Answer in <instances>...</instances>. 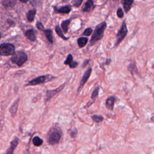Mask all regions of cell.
Wrapping results in <instances>:
<instances>
[{"mask_svg":"<svg viewBox=\"0 0 154 154\" xmlns=\"http://www.w3.org/2000/svg\"><path fill=\"white\" fill-rule=\"evenodd\" d=\"M20 2H22V3H26V2H28L29 0H19Z\"/></svg>","mask_w":154,"mask_h":154,"instance_id":"e575fe53","label":"cell"},{"mask_svg":"<svg viewBox=\"0 0 154 154\" xmlns=\"http://www.w3.org/2000/svg\"><path fill=\"white\" fill-rule=\"evenodd\" d=\"M89 60H84V61L83 62V63H82V67H85L88 64V63H89Z\"/></svg>","mask_w":154,"mask_h":154,"instance_id":"d6a6232c","label":"cell"},{"mask_svg":"<svg viewBox=\"0 0 154 154\" xmlns=\"http://www.w3.org/2000/svg\"><path fill=\"white\" fill-rule=\"evenodd\" d=\"M94 7V5L93 0H87L82 8V11L84 12H90L93 9Z\"/></svg>","mask_w":154,"mask_h":154,"instance_id":"7c38bea8","label":"cell"},{"mask_svg":"<svg viewBox=\"0 0 154 154\" xmlns=\"http://www.w3.org/2000/svg\"><path fill=\"white\" fill-rule=\"evenodd\" d=\"M115 102H116L115 97H114L112 96L108 97L105 101L106 107L110 110H112L114 108V106Z\"/></svg>","mask_w":154,"mask_h":154,"instance_id":"8fae6325","label":"cell"},{"mask_svg":"<svg viewBox=\"0 0 154 154\" xmlns=\"http://www.w3.org/2000/svg\"><path fill=\"white\" fill-rule=\"evenodd\" d=\"M63 137V131L61 128L57 125H54L46 134V140L49 145H55L60 143Z\"/></svg>","mask_w":154,"mask_h":154,"instance_id":"6da1fadb","label":"cell"},{"mask_svg":"<svg viewBox=\"0 0 154 154\" xmlns=\"http://www.w3.org/2000/svg\"><path fill=\"white\" fill-rule=\"evenodd\" d=\"M54 8L55 10V11L57 13H69L72 8L71 7L70 5H65V6H62L60 8H57V7H54Z\"/></svg>","mask_w":154,"mask_h":154,"instance_id":"4fadbf2b","label":"cell"},{"mask_svg":"<svg viewBox=\"0 0 154 154\" xmlns=\"http://www.w3.org/2000/svg\"><path fill=\"white\" fill-rule=\"evenodd\" d=\"M19 143V139L18 137H16L14 138L10 142V146L9 148L7 150V151L4 154H13L14 151L17 145Z\"/></svg>","mask_w":154,"mask_h":154,"instance_id":"9c48e42d","label":"cell"},{"mask_svg":"<svg viewBox=\"0 0 154 154\" xmlns=\"http://www.w3.org/2000/svg\"><path fill=\"white\" fill-rule=\"evenodd\" d=\"M134 0H122V3L123 4L124 10L126 13H128L130 10L134 3Z\"/></svg>","mask_w":154,"mask_h":154,"instance_id":"2e32d148","label":"cell"},{"mask_svg":"<svg viewBox=\"0 0 154 154\" xmlns=\"http://www.w3.org/2000/svg\"><path fill=\"white\" fill-rule=\"evenodd\" d=\"M106 28V23L105 21L100 23L96 26L90 41V46H93L97 41L101 40L103 38L104 31Z\"/></svg>","mask_w":154,"mask_h":154,"instance_id":"7a4b0ae2","label":"cell"},{"mask_svg":"<svg viewBox=\"0 0 154 154\" xmlns=\"http://www.w3.org/2000/svg\"><path fill=\"white\" fill-rule=\"evenodd\" d=\"M43 141L38 136H35L32 138V143L35 146H40L42 145Z\"/></svg>","mask_w":154,"mask_h":154,"instance_id":"d4e9b609","label":"cell"},{"mask_svg":"<svg viewBox=\"0 0 154 154\" xmlns=\"http://www.w3.org/2000/svg\"><path fill=\"white\" fill-rule=\"evenodd\" d=\"M36 10L32 9L31 10H29L28 12L26 13V19L28 22H31L34 20L35 16L36 14Z\"/></svg>","mask_w":154,"mask_h":154,"instance_id":"ac0fdd59","label":"cell"},{"mask_svg":"<svg viewBox=\"0 0 154 154\" xmlns=\"http://www.w3.org/2000/svg\"><path fill=\"white\" fill-rule=\"evenodd\" d=\"M28 60L27 55L23 51H17L11 58V61L12 63L17 65L18 66H22Z\"/></svg>","mask_w":154,"mask_h":154,"instance_id":"277c9868","label":"cell"},{"mask_svg":"<svg viewBox=\"0 0 154 154\" xmlns=\"http://www.w3.org/2000/svg\"><path fill=\"white\" fill-rule=\"evenodd\" d=\"M64 64H66V65L68 64L69 66V67L72 69H73L78 66V63L73 61V56L70 54H69L67 55V57L66 61L64 62Z\"/></svg>","mask_w":154,"mask_h":154,"instance_id":"30bf717a","label":"cell"},{"mask_svg":"<svg viewBox=\"0 0 154 154\" xmlns=\"http://www.w3.org/2000/svg\"><path fill=\"white\" fill-rule=\"evenodd\" d=\"M113 1H116V0H113Z\"/></svg>","mask_w":154,"mask_h":154,"instance_id":"f35d334b","label":"cell"},{"mask_svg":"<svg viewBox=\"0 0 154 154\" xmlns=\"http://www.w3.org/2000/svg\"><path fill=\"white\" fill-rule=\"evenodd\" d=\"M36 26H37V28L38 29L44 31V30H45L44 26H43V25L42 24V23L41 22H39V21L37 22V23H36Z\"/></svg>","mask_w":154,"mask_h":154,"instance_id":"4dcf8cb0","label":"cell"},{"mask_svg":"<svg viewBox=\"0 0 154 154\" xmlns=\"http://www.w3.org/2000/svg\"><path fill=\"white\" fill-rule=\"evenodd\" d=\"M66 83L63 84L59 86L58 88L54 89V90H48L46 91V99H45V101L48 102V100H49L51 98H52L55 94H57V93H58L59 92H60L64 88V87L65 86Z\"/></svg>","mask_w":154,"mask_h":154,"instance_id":"52a82bcc","label":"cell"},{"mask_svg":"<svg viewBox=\"0 0 154 154\" xmlns=\"http://www.w3.org/2000/svg\"><path fill=\"white\" fill-rule=\"evenodd\" d=\"M111 59L108 58V59L106 60V61H105V63L104 64H106V65H109V64L111 63Z\"/></svg>","mask_w":154,"mask_h":154,"instance_id":"836d02e7","label":"cell"},{"mask_svg":"<svg viewBox=\"0 0 154 154\" xmlns=\"http://www.w3.org/2000/svg\"><path fill=\"white\" fill-rule=\"evenodd\" d=\"M77 129L75 128L72 129H70V135L72 138H75L76 136V134H77Z\"/></svg>","mask_w":154,"mask_h":154,"instance_id":"f546056e","label":"cell"},{"mask_svg":"<svg viewBox=\"0 0 154 154\" xmlns=\"http://www.w3.org/2000/svg\"><path fill=\"white\" fill-rule=\"evenodd\" d=\"M55 78V76H52L51 75H42L38 76L31 81H29L26 84H25L26 86L28 85H36L40 84H43L46 82H48L50 80H52V79Z\"/></svg>","mask_w":154,"mask_h":154,"instance_id":"8992f818","label":"cell"},{"mask_svg":"<svg viewBox=\"0 0 154 154\" xmlns=\"http://www.w3.org/2000/svg\"><path fill=\"white\" fill-rule=\"evenodd\" d=\"M91 117V119L93 120V122L96 123H99L103 122V120L104 119V118L102 116L97 115V114L92 115Z\"/></svg>","mask_w":154,"mask_h":154,"instance_id":"603a6c76","label":"cell"},{"mask_svg":"<svg viewBox=\"0 0 154 154\" xmlns=\"http://www.w3.org/2000/svg\"><path fill=\"white\" fill-rule=\"evenodd\" d=\"M25 35L30 41L34 42L36 40V35L34 31L32 29L26 30L25 32Z\"/></svg>","mask_w":154,"mask_h":154,"instance_id":"9a60e30c","label":"cell"},{"mask_svg":"<svg viewBox=\"0 0 154 154\" xmlns=\"http://www.w3.org/2000/svg\"><path fill=\"white\" fill-rule=\"evenodd\" d=\"M128 34V28L127 25L125 20H123L122 24L116 34V41L114 45V47H117L119 44L124 40Z\"/></svg>","mask_w":154,"mask_h":154,"instance_id":"3957f363","label":"cell"},{"mask_svg":"<svg viewBox=\"0 0 154 154\" xmlns=\"http://www.w3.org/2000/svg\"><path fill=\"white\" fill-rule=\"evenodd\" d=\"M88 40V39L87 37H81L78 38L77 42H78V45L79 47L81 48L84 47L87 45Z\"/></svg>","mask_w":154,"mask_h":154,"instance_id":"44dd1931","label":"cell"},{"mask_svg":"<svg viewBox=\"0 0 154 154\" xmlns=\"http://www.w3.org/2000/svg\"><path fill=\"white\" fill-rule=\"evenodd\" d=\"M55 32L57 33V34L60 37H61L62 39L64 40H67L69 38V37H66L64 35L63 33V31H61V29H60V26L58 25H57L55 28Z\"/></svg>","mask_w":154,"mask_h":154,"instance_id":"7402d4cb","label":"cell"},{"mask_svg":"<svg viewBox=\"0 0 154 154\" xmlns=\"http://www.w3.org/2000/svg\"><path fill=\"white\" fill-rule=\"evenodd\" d=\"M153 98H154V93H153Z\"/></svg>","mask_w":154,"mask_h":154,"instance_id":"74e56055","label":"cell"},{"mask_svg":"<svg viewBox=\"0 0 154 154\" xmlns=\"http://www.w3.org/2000/svg\"><path fill=\"white\" fill-rule=\"evenodd\" d=\"M142 1H144V0H142Z\"/></svg>","mask_w":154,"mask_h":154,"instance_id":"ab89813d","label":"cell"},{"mask_svg":"<svg viewBox=\"0 0 154 154\" xmlns=\"http://www.w3.org/2000/svg\"><path fill=\"white\" fill-rule=\"evenodd\" d=\"M92 32H93V29L91 28H87L84 31L82 34L85 36H90Z\"/></svg>","mask_w":154,"mask_h":154,"instance_id":"83f0119b","label":"cell"},{"mask_svg":"<svg viewBox=\"0 0 154 154\" xmlns=\"http://www.w3.org/2000/svg\"><path fill=\"white\" fill-rule=\"evenodd\" d=\"M117 15L119 18H122L124 16V13L121 7H119L117 10Z\"/></svg>","mask_w":154,"mask_h":154,"instance_id":"f1b7e54d","label":"cell"},{"mask_svg":"<svg viewBox=\"0 0 154 154\" xmlns=\"http://www.w3.org/2000/svg\"><path fill=\"white\" fill-rule=\"evenodd\" d=\"M70 23V19H67V20H63L61 23V27L62 29L63 30V31L66 33L68 31V29H69V25Z\"/></svg>","mask_w":154,"mask_h":154,"instance_id":"cb8c5ba5","label":"cell"},{"mask_svg":"<svg viewBox=\"0 0 154 154\" xmlns=\"http://www.w3.org/2000/svg\"><path fill=\"white\" fill-rule=\"evenodd\" d=\"M82 1L83 0H72V3L73 6L75 7H79L82 4Z\"/></svg>","mask_w":154,"mask_h":154,"instance_id":"4316f807","label":"cell"},{"mask_svg":"<svg viewBox=\"0 0 154 154\" xmlns=\"http://www.w3.org/2000/svg\"><path fill=\"white\" fill-rule=\"evenodd\" d=\"M7 22L9 24V25H10V26H13L15 25L14 22L13 20H10V19H7Z\"/></svg>","mask_w":154,"mask_h":154,"instance_id":"1f68e13d","label":"cell"},{"mask_svg":"<svg viewBox=\"0 0 154 154\" xmlns=\"http://www.w3.org/2000/svg\"><path fill=\"white\" fill-rule=\"evenodd\" d=\"M19 102V99L18 98L13 102V103L11 105V106L9 110H10V112L12 116H14L16 114V112H17V111L18 109Z\"/></svg>","mask_w":154,"mask_h":154,"instance_id":"e0dca14e","label":"cell"},{"mask_svg":"<svg viewBox=\"0 0 154 154\" xmlns=\"http://www.w3.org/2000/svg\"><path fill=\"white\" fill-rule=\"evenodd\" d=\"M45 34L46 35V37L47 38L49 42L51 44L53 43L54 42V39H53V35H52V31L51 29H45L44 31Z\"/></svg>","mask_w":154,"mask_h":154,"instance_id":"ffe728a7","label":"cell"},{"mask_svg":"<svg viewBox=\"0 0 154 154\" xmlns=\"http://www.w3.org/2000/svg\"><path fill=\"white\" fill-rule=\"evenodd\" d=\"M91 72H92V68L91 67H89L86 71L84 73L82 79H81V82H80V84H79V86L78 87V93H79L80 92V91L81 90V89L82 88V87H84V85H85V84L87 82V81H88L89 77L90 76V75L91 73Z\"/></svg>","mask_w":154,"mask_h":154,"instance_id":"ba28073f","label":"cell"},{"mask_svg":"<svg viewBox=\"0 0 154 154\" xmlns=\"http://www.w3.org/2000/svg\"><path fill=\"white\" fill-rule=\"evenodd\" d=\"M1 33L0 32V39H1Z\"/></svg>","mask_w":154,"mask_h":154,"instance_id":"8d00e7d4","label":"cell"},{"mask_svg":"<svg viewBox=\"0 0 154 154\" xmlns=\"http://www.w3.org/2000/svg\"><path fill=\"white\" fill-rule=\"evenodd\" d=\"M16 4V0H2V4L5 8L13 7Z\"/></svg>","mask_w":154,"mask_h":154,"instance_id":"d6986e66","label":"cell"},{"mask_svg":"<svg viewBox=\"0 0 154 154\" xmlns=\"http://www.w3.org/2000/svg\"><path fill=\"white\" fill-rule=\"evenodd\" d=\"M152 67L153 69H154V63H153V64H152Z\"/></svg>","mask_w":154,"mask_h":154,"instance_id":"d590c367","label":"cell"},{"mask_svg":"<svg viewBox=\"0 0 154 154\" xmlns=\"http://www.w3.org/2000/svg\"><path fill=\"white\" fill-rule=\"evenodd\" d=\"M16 54L15 47L11 43H2L0 45V55L2 56L14 55Z\"/></svg>","mask_w":154,"mask_h":154,"instance_id":"5b68a950","label":"cell"},{"mask_svg":"<svg viewBox=\"0 0 154 154\" xmlns=\"http://www.w3.org/2000/svg\"><path fill=\"white\" fill-rule=\"evenodd\" d=\"M128 70L129 71V72L132 75H134V74L139 75L140 74V73L138 72V70L136 63L134 61L131 62L128 64Z\"/></svg>","mask_w":154,"mask_h":154,"instance_id":"5bb4252c","label":"cell"},{"mask_svg":"<svg viewBox=\"0 0 154 154\" xmlns=\"http://www.w3.org/2000/svg\"><path fill=\"white\" fill-rule=\"evenodd\" d=\"M99 86H97L92 92V94L91 95V99H92L93 102H94L96 99V98L97 97L99 94Z\"/></svg>","mask_w":154,"mask_h":154,"instance_id":"484cf974","label":"cell"}]
</instances>
